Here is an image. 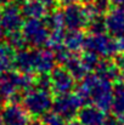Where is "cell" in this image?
<instances>
[{
	"label": "cell",
	"instance_id": "12",
	"mask_svg": "<svg viewBox=\"0 0 124 125\" xmlns=\"http://www.w3.org/2000/svg\"><path fill=\"white\" fill-rule=\"evenodd\" d=\"M58 66L54 51L49 47L35 49V73L37 74H50L54 68Z\"/></svg>",
	"mask_w": 124,
	"mask_h": 125
},
{
	"label": "cell",
	"instance_id": "2",
	"mask_svg": "<svg viewBox=\"0 0 124 125\" xmlns=\"http://www.w3.org/2000/svg\"><path fill=\"white\" fill-rule=\"evenodd\" d=\"M83 50L91 51L102 58H113L121 52L118 39L113 38L108 33L86 35Z\"/></svg>",
	"mask_w": 124,
	"mask_h": 125
},
{
	"label": "cell",
	"instance_id": "26",
	"mask_svg": "<svg viewBox=\"0 0 124 125\" xmlns=\"http://www.w3.org/2000/svg\"><path fill=\"white\" fill-rule=\"evenodd\" d=\"M113 61L116 62L117 67L119 68L122 75H123V79H124V52H119L118 55H116L113 57Z\"/></svg>",
	"mask_w": 124,
	"mask_h": 125
},
{
	"label": "cell",
	"instance_id": "5",
	"mask_svg": "<svg viewBox=\"0 0 124 125\" xmlns=\"http://www.w3.org/2000/svg\"><path fill=\"white\" fill-rule=\"evenodd\" d=\"M83 107L79 97L73 92L56 95L52 103V112L57 113L67 122L74 120L78 117V113Z\"/></svg>",
	"mask_w": 124,
	"mask_h": 125
},
{
	"label": "cell",
	"instance_id": "27",
	"mask_svg": "<svg viewBox=\"0 0 124 125\" xmlns=\"http://www.w3.org/2000/svg\"><path fill=\"white\" fill-rule=\"evenodd\" d=\"M40 1L49 9V10L56 9L57 5H58V0H40Z\"/></svg>",
	"mask_w": 124,
	"mask_h": 125
},
{
	"label": "cell",
	"instance_id": "15",
	"mask_svg": "<svg viewBox=\"0 0 124 125\" xmlns=\"http://www.w3.org/2000/svg\"><path fill=\"white\" fill-rule=\"evenodd\" d=\"M21 11L24 18H44L49 9L41 2L40 0H24L21 5Z\"/></svg>",
	"mask_w": 124,
	"mask_h": 125
},
{
	"label": "cell",
	"instance_id": "28",
	"mask_svg": "<svg viewBox=\"0 0 124 125\" xmlns=\"http://www.w3.org/2000/svg\"><path fill=\"white\" fill-rule=\"evenodd\" d=\"M27 125H45V123L43 122L41 118H33L29 120V123Z\"/></svg>",
	"mask_w": 124,
	"mask_h": 125
},
{
	"label": "cell",
	"instance_id": "3",
	"mask_svg": "<svg viewBox=\"0 0 124 125\" xmlns=\"http://www.w3.org/2000/svg\"><path fill=\"white\" fill-rule=\"evenodd\" d=\"M21 31L29 47L41 49L47 45L50 31L47 29L41 18H27Z\"/></svg>",
	"mask_w": 124,
	"mask_h": 125
},
{
	"label": "cell",
	"instance_id": "23",
	"mask_svg": "<svg viewBox=\"0 0 124 125\" xmlns=\"http://www.w3.org/2000/svg\"><path fill=\"white\" fill-rule=\"evenodd\" d=\"M80 60H82L83 66L85 67V69L90 73V72H95L99 62H100V56L91 52V51H86V50H83L82 55H80Z\"/></svg>",
	"mask_w": 124,
	"mask_h": 125
},
{
	"label": "cell",
	"instance_id": "9",
	"mask_svg": "<svg viewBox=\"0 0 124 125\" xmlns=\"http://www.w3.org/2000/svg\"><path fill=\"white\" fill-rule=\"evenodd\" d=\"M29 113L17 102H7L2 108V125H27Z\"/></svg>",
	"mask_w": 124,
	"mask_h": 125
},
{
	"label": "cell",
	"instance_id": "8",
	"mask_svg": "<svg viewBox=\"0 0 124 125\" xmlns=\"http://www.w3.org/2000/svg\"><path fill=\"white\" fill-rule=\"evenodd\" d=\"M50 77H51V83H52L51 91L55 96L69 94L77 86V80L63 66H56L54 71L50 73Z\"/></svg>",
	"mask_w": 124,
	"mask_h": 125
},
{
	"label": "cell",
	"instance_id": "36",
	"mask_svg": "<svg viewBox=\"0 0 124 125\" xmlns=\"http://www.w3.org/2000/svg\"><path fill=\"white\" fill-rule=\"evenodd\" d=\"M15 1H18V0H15ZM20 1H21V2H20V5H21V4H22V2H23L24 0H20Z\"/></svg>",
	"mask_w": 124,
	"mask_h": 125
},
{
	"label": "cell",
	"instance_id": "6",
	"mask_svg": "<svg viewBox=\"0 0 124 125\" xmlns=\"http://www.w3.org/2000/svg\"><path fill=\"white\" fill-rule=\"evenodd\" d=\"M1 24L2 31L6 35L22 29L24 24V16L21 11L20 5L15 2L4 5L1 10Z\"/></svg>",
	"mask_w": 124,
	"mask_h": 125
},
{
	"label": "cell",
	"instance_id": "31",
	"mask_svg": "<svg viewBox=\"0 0 124 125\" xmlns=\"http://www.w3.org/2000/svg\"><path fill=\"white\" fill-rule=\"evenodd\" d=\"M67 125H83L79 120H77V119H74V120H71V122H68V124Z\"/></svg>",
	"mask_w": 124,
	"mask_h": 125
},
{
	"label": "cell",
	"instance_id": "10",
	"mask_svg": "<svg viewBox=\"0 0 124 125\" xmlns=\"http://www.w3.org/2000/svg\"><path fill=\"white\" fill-rule=\"evenodd\" d=\"M107 33L116 39L124 37V7L112 6L105 15Z\"/></svg>",
	"mask_w": 124,
	"mask_h": 125
},
{
	"label": "cell",
	"instance_id": "13",
	"mask_svg": "<svg viewBox=\"0 0 124 125\" xmlns=\"http://www.w3.org/2000/svg\"><path fill=\"white\" fill-rule=\"evenodd\" d=\"M95 73L103 80L111 82V83H118V82H124L123 75L119 71V68L117 67L116 62L113 61V58H101Z\"/></svg>",
	"mask_w": 124,
	"mask_h": 125
},
{
	"label": "cell",
	"instance_id": "30",
	"mask_svg": "<svg viewBox=\"0 0 124 125\" xmlns=\"http://www.w3.org/2000/svg\"><path fill=\"white\" fill-rule=\"evenodd\" d=\"M112 5H113V6L124 7V0H112Z\"/></svg>",
	"mask_w": 124,
	"mask_h": 125
},
{
	"label": "cell",
	"instance_id": "4",
	"mask_svg": "<svg viewBox=\"0 0 124 125\" xmlns=\"http://www.w3.org/2000/svg\"><path fill=\"white\" fill-rule=\"evenodd\" d=\"M62 11L63 26L67 31L73 29H86L90 16L83 2H74L66 6H60Z\"/></svg>",
	"mask_w": 124,
	"mask_h": 125
},
{
	"label": "cell",
	"instance_id": "33",
	"mask_svg": "<svg viewBox=\"0 0 124 125\" xmlns=\"http://www.w3.org/2000/svg\"><path fill=\"white\" fill-rule=\"evenodd\" d=\"M118 120H119V125H124V114L118 117Z\"/></svg>",
	"mask_w": 124,
	"mask_h": 125
},
{
	"label": "cell",
	"instance_id": "7",
	"mask_svg": "<svg viewBox=\"0 0 124 125\" xmlns=\"http://www.w3.org/2000/svg\"><path fill=\"white\" fill-rule=\"evenodd\" d=\"M112 101H113V83L100 78L91 87V103L102 109L103 112H108L112 108Z\"/></svg>",
	"mask_w": 124,
	"mask_h": 125
},
{
	"label": "cell",
	"instance_id": "1",
	"mask_svg": "<svg viewBox=\"0 0 124 125\" xmlns=\"http://www.w3.org/2000/svg\"><path fill=\"white\" fill-rule=\"evenodd\" d=\"M52 92L44 91L40 89L33 87L32 90L23 94L22 98V106L26 108V111L29 113L33 118H41L46 113L52 109L54 97Z\"/></svg>",
	"mask_w": 124,
	"mask_h": 125
},
{
	"label": "cell",
	"instance_id": "17",
	"mask_svg": "<svg viewBox=\"0 0 124 125\" xmlns=\"http://www.w3.org/2000/svg\"><path fill=\"white\" fill-rule=\"evenodd\" d=\"M16 50H13L7 42H0V77L13 68Z\"/></svg>",
	"mask_w": 124,
	"mask_h": 125
},
{
	"label": "cell",
	"instance_id": "37",
	"mask_svg": "<svg viewBox=\"0 0 124 125\" xmlns=\"http://www.w3.org/2000/svg\"><path fill=\"white\" fill-rule=\"evenodd\" d=\"M0 100H1V92H0Z\"/></svg>",
	"mask_w": 124,
	"mask_h": 125
},
{
	"label": "cell",
	"instance_id": "19",
	"mask_svg": "<svg viewBox=\"0 0 124 125\" xmlns=\"http://www.w3.org/2000/svg\"><path fill=\"white\" fill-rule=\"evenodd\" d=\"M111 112L116 117L124 114V82L113 84V101Z\"/></svg>",
	"mask_w": 124,
	"mask_h": 125
},
{
	"label": "cell",
	"instance_id": "35",
	"mask_svg": "<svg viewBox=\"0 0 124 125\" xmlns=\"http://www.w3.org/2000/svg\"><path fill=\"white\" fill-rule=\"evenodd\" d=\"M94 0H82L83 4H89V2H92Z\"/></svg>",
	"mask_w": 124,
	"mask_h": 125
},
{
	"label": "cell",
	"instance_id": "24",
	"mask_svg": "<svg viewBox=\"0 0 124 125\" xmlns=\"http://www.w3.org/2000/svg\"><path fill=\"white\" fill-rule=\"evenodd\" d=\"M35 87L40 89L44 91H50L52 92V83H51V77L50 74H38L35 77Z\"/></svg>",
	"mask_w": 124,
	"mask_h": 125
},
{
	"label": "cell",
	"instance_id": "16",
	"mask_svg": "<svg viewBox=\"0 0 124 125\" xmlns=\"http://www.w3.org/2000/svg\"><path fill=\"white\" fill-rule=\"evenodd\" d=\"M86 39V34L82 29L67 31L65 34V46L72 52H79L84 49V42Z\"/></svg>",
	"mask_w": 124,
	"mask_h": 125
},
{
	"label": "cell",
	"instance_id": "11",
	"mask_svg": "<svg viewBox=\"0 0 124 125\" xmlns=\"http://www.w3.org/2000/svg\"><path fill=\"white\" fill-rule=\"evenodd\" d=\"M13 69L26 74L35 73V49L27 47L16 51L13 60Z\"/></svg>",
	"mask_w": 124,
	"mask_h": 125
},
{
	"label": "cell",
	"instance_id": "22",
	"mask_svg": "<svg viewBox=\"0 0 124 125\" xmlns=\"http://www.w3.org/2000/svg\"><path fill=\"white\" fill-rule=\"evenodd\" d=\"M7 44L16 51H20V50H23V49H27L29 47L28 46V42L26 40L22 31H18V32H13V33H10L7 34Z\"/></svg>",
	"mask_w": 124,
	"mask_h": 125
},
{
	"label": "cell",
	"instance_id": "20",
	"mask_svg": "<svg viewBox=\"0 0 124 125\" xmlns=\"http://www.w3.org/2000/svg\"><path fill=\"white\" fill-rule=\"evenodd\" d=\"M45 26L47 27V29L50 32L56 31V29H63V18H62V11L61 7H56L52 9L51 11L47 12V15L43 18Z\"/></svg>",
	"mask_w": 124,
	"mask_h": 125
},
{
	"label": "cell",
	"instance_id": "25",
	"mask_svg": "<svg viewBox=\"0 0 124 125\" xmlns=\"http://www.w3.org/2000/svg\"><path fill=\"white\" fill-rule=\"evenodd\" d=\"M43 122L45 123V125H67L68 122L62 118L61 115H58L55 112H49L46 113L44 117H41Z\"/></svg>",
	"mask_w": 124,
	"mask_h": 125
},
{
	"label": "cell",
	"instance_id": "18",
	"mask_svg": "<svg viewBox=\"0 0 124 125\" xmlns=\"http://www.w3.org/2000/svg\"><path fill=\"white\" fill-rule=\"evenodd\" d=\"M63 67L67 68V71L73 75V78L77 82H80L83 78L89 73L85 67L83 66L82 60H80V55H78V52H73L72 56L67 60V62L63 64Z\"/></svg>",
	"mask_w": 124,
	"mask_h": 125
},
{
	"label": "cell",
	"instance_id": "32",
	"mask_svg": "<svg viewBox=\"0 0 124 125\" xmlns=\"http://www.w3.org/2000/svg\"><path fill=\"white\" fill-rule=\"evenodd\" d=\"M4 34V31H2V24H1V11H0V39Z\"/></svg>",
	"mask_w": 124,
	"mask_h": 125
},
{
	"label": "cell",
	"instance_id": "29",
	"mask_svg": "<svg viewBox=\"0 0 124 125\" xmlns=\"http://www.w3.org/2000/svg\"><path fill=\"white\" fill-rule=\"evenodd\" d=\"M82 0H58V5L60 6H66L69 4H74V2H79Z\"/></svg>",
	"mask_w": 124,
	"mask_h": 125
},
{
	"label": "cell",
	"instance_id": "34",
	"mask_svg": "<svg viewBox=\"0 0 124 125\" xmlns=\"http://www.w3.org/2000/svg\"><path fill=\"white\" fill-rule=\"evenodd\" d=\"M0 125H2V109L0 108Z\"/></svg>",
	"mask_w": 124,
	"mask_h": 125
},
{
	"label": "cell",
	"instance_id": "21",
	"mask_svg": "<svg viewBox=\"0 0 124 125\" xmlns=\"http://www.w3.org/2000/svg\"><path fill=\"white\" fill-rule=\"evenodd\" d=\"M86 32L89 34H105V33H107L105 15H100V16H95V17L90 18L89 24L86 27Z\"/></svg>",
	"mask_w": 124,
	"mask_h": 125
},
{
	"label": "cell",
	"instance_id": "14",
	"mask_svg": "<svg viewBox=\"0 0 124 125\" xmlns=\"http://www.w3.org/2000/svg\"><path fill=\"white\" fill-rule=\"evenodd\" d=\"M106 118V112L94 104H88L80 108L77 120H79L83 125H103Z\"/></svg>",
	"mask_w": 124,
	"mask_h": 125
}]
</instances>
